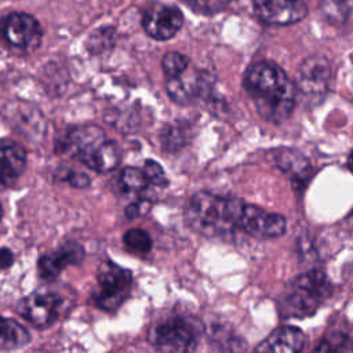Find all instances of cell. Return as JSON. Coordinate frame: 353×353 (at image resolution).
<instances>
[{"label":"cell","mask_w":353,"mask_h":353,"mask_svg":"<svg viewBox=\"0 0 353 353\" xmlns=\"http://www.w3.org/2000/svg\"><path fill=\"white\" fill-rule=\"evenodd\" d=\"M243 87L266 121L279 124L291 116L296 90L279 65L270 61L252 63L244 73Z\"/></svg>","instance_id":"1"},{"label":"cell","mask_w":353,"mask_h":353,"mask_svg":"<svg viewBox=\"0 0 353 353\" xmlns=\"http://www.w3.org/2000/svg\"><path fill=\"white\" fill-rule=\"evenodd\" d=\"M247 203L210 192H199L190 197L185 208L188 225L205 237H230L241 232Z\"/></svg>","instance_id":"2"},{"label":"cell","mask_w":353,"mask_h":353,"mask_svg":"<svg viewBox=\"0 0 353 353\" xmlns=\"http://www.w3.org/2000/svg\"><path fill=\"white\" fill-rule=\"evenodd\" d=\"M332 292V284L323 270H310L296 276L279 299V312L287 319H303L313 314Z\"/></svg>","instance_id":"3"},{"label":"cell","mask_w":353,"mask_h":353,"mask_svg":"<svg viewBox=\"0 0 353 353\" xmlns=\"http://www.w3.org/2000/svg\"><path fill=\"white\" fill-rule=\"evenodd\" d=\"M203 325L193 317L172 314L159 320L149 331L156 353H194Z\"/></svg>","instance_id":"4"},{"label":"cell","mask_w":353,"mask_h":353,"mask_svg":"<svg viewBox=\"0 0 353 353\" xmlns=\"http://www.w3.org/2000/svg\"><path fill=\"white\" fill-rule=\"evenodd\" d=\"M132 274L128 269L106 259L97 270V283L91 291V301L105 312H116L130 296Z\"/></svg>","instance_id":"5"},{"label":"cell","mask_w":353,"mask_h":353,"mask_svg":"<svg viewBox=\"0 0 353 353\" xmlns=\"http://www.w3.org/2000/svg\"><path fill=\"white\" fill-rule=\"evenodd\" d=\"M66 298L59 291L41 287L17 303V312L36 328H47L59 320L66 307Z\"/></svg>","instance_id":"6"},{"label":"cell","mask_w":353,"mask_h":353,"mask_svg":"<svg viewBox=\"0 0 353 353\" xmlns=\"http://www.w3.org/2000/svg\"><path fill=\"white\" fill-rule=\"evenodd\" d=\"M106 141L105 132L98 125H80L59 138L57 149L59 153L77 159L92 170L97 154Z\"/></svg>","instance_id":"7"},{"label":"cell","mask_w":353,"mask_h":353,"mask_svg":"<svg viewBox=\"0 0 353 353\" xmlns=\"http://www.w3.org/2000/svg\"><path fill=\"white\" fill-rule=\"evenodd\" d=\"M1 33L11 47L25 51L37 48L43 36L39 21L26 12L8 14L3 21Z\"/></svg>","instance_id":"8"},{"label":"cell","mask_w":353,"mask_h":353,"mask_svg":"<svg viewBox=\"0 0 353 353\" xmlns=\"http://www.w3.org/2000/svg\"><path fill=\"white\" fill-rule=\"evenodd\" d=\"M183 25V15L175 6L154 3L146 8L142 18L145 32L154 40L174 37Z\"/></svg>","instance_id":"9"},{"label":"cell","mask_w":353,"mask_h":353,"mask_svg":"<svg viewBox=\"0 0 353 353\" xmlns=\"http://www.w3.org/2000/svg\"><path fill=\"white\" fill-rule=\"evenodd\" d=\"M256 17L269 25H291L302 21L307 14L303 0H252Z\"/></svg>","instance_id":"10"},{"label":"cell","mask_w":353,"mask_h":353,"mask_svg":"<svg viewBox=\"0 0 353 353\" xmlns=\"http://www.w3.org/2000/svg\"><path fill=\"white\" fill-rule=\"evenodd\" d=\"M285 218L280 214L265 211L247 204L241 222V232L255 239H274L285 232Z\"/></svg>","instance_id":"11"},{"label":"cell","mask_w":353,"mask_h":353,"mask_svg":"<svg viewBox=\"0 0 353 353\" xmlns=\"http://www.w3.org/2000/svg\"><path fill=\"white\" fill-rule=\"evenodd\" d=\"M168 97L179 105H188L194 99L207 94L211 88V79L204 72H189V69L172 79H167L165 84Z\"/></svg>","instance_id":"12"},{"label":"cell","mask_w":353,"mask_h":353,"mask_svg":"<svg viewBox=\"0 0 353 353\" xmlns=\"http://www.w3.org/2000/svg\"><path fill=\"white\" fill-rule=\"evenodd\" d=\"M84 259V248L76 241H66L57 250L39 258V274L48 281L55 280L69 265H79Z\"/></svg>","instance_id":"13"},{"label":"cell","mask_w":353,"mask_h":353,"mask_svg":"<svg viewBox=\"0 0 353 353\" xmlns=\"http://www.w3.org/2000/svg\"><path fill=\"white\" fill-rule=\"evenodd\" d=\"M26 167L25 149L12 141H0V190L11 188Z\"/></svg>","instance_id":"14"},{"label":"cell","mask_w":353,"mask_h":353,"mask_svg":"<svg viewBox=\"0 0 353 353\" xmlns=\"http://www.w3.org/2000/svg\"><path fill=\"white\" fill-rule=\"evenodd\" d=\"M331 76L328 59L321 55L306 58L299 68V88L305 94H323Z\"/></svg>","instance_id":"15"},{"label":"cell","mask_w":353,"mask_h":353,"mask_svg":"<svg viewBox=\"0 0 353 353\" xmlns=\"http://www.w3.org/2000/svg\"><path fill=\"white\" fill-rule=\"evenodd\" d=\"M305 343L303 332L292 325H284L270 332L252 353H301Z\"/></svg>","instance_id":"16"},{"label":"cell","mask_w":353,"mask_h":353,"mask_svg":"<svg viewBox=\"0 0 353 353\" xmlns=\"http://www.w3.org/2000/svg\"><path fill=\"white\" fill-rule=\"evenodd\" d=\"M272 154L276 167L290 176L298 190L302 189L312 174V165L309 160L295 149H277L273 150Z\"/></svg>","instance_id":"17"},{"label":"cell","mask_w":353,"mask_h":353,"mask_svg":"<svg viewBox=\"0 0 353 353\" xmlns=\"http://www.w3.org/2000/svg\"><path fill=\"white\" fill-rule=\"evenodd\" d=\"M30 341V334L28 330L12 319H6L0 316V349L14 350L23 347Z\"/></svg>","instance_id":"18"},{"label":"cell","mask_w":353,"mask_h":353,"mask_svg":"<svg viewBox=\"0 0 353 353\" xmlns=\"http://www.w3.org/2000/svg\"><path fill=\"white\" fill-rule=\"evenodd\" d=\"M212 341L221 353H244L247 347L241 336L221 325L212 328Z\"/></svg>","instance_id":"19"},{"label":"cell","mask_w":353,"mask_h":353,"mask_svg":"<svg viewBox=\"0 0 353 353\" xmlns=\"http://www.w3.org/2000/svg\"><path fill=\"white\" fill-rule=\"evenodd\" d=\"M119 163H120V149L113 141L108 139L102 145L101 150L98 152L92 170L101 174L109 172V171H113L119 165Z\"/></svg>","instance_id":"20"},{"label":"cell","mask_w":353,"mask_h":353,"mask_svg":"<svg viewBox=\"0 0 353 353\" xmlns=\"http://www.w3.org/2000/svg\"><path fill=\"white\" fill-rule=\"evenodd\" d=\"M323 14L334 23H342L353 10V0H323Z\"/></svg>","instance_id":"21"},{"label":"cell","mask_w":353,"mask_h":353,"mask_svg":"<svg viewBox=\"0 0 353 353\" xmlns=\"http://www.w3.org/2000/svg\"><path fill=\"white\" fill-rule=\"evenodd\" d=\"M161 68L165 77L172 79L185 73L190 68V59L178 51H170L163 57Z\"/></svg>","instance_id":"22"},{"label":"cell","mask_w":353,"mask_h":353,"mask_svg":"<svg viewBox=\"0 0 353 353\" xmlns=\"http://www.w3.org/2000/svg\"><path fill=\"white\" fill-rule=\"evenodd\" d=\"M123 241L130 251L137 254H146L152 248V239L149 233L138 228L128 229L123 236Z\"/></svg>","instance_id":"23"},{"label":"cell","mask_w":353,"mask_h":353,"mask_svg":"<svg viewBox=\"0 0 353 353\" xmlns=\"http://www.w3.org/2000/svg\"><path fill=\"white\" fill-rule=\"evenodd\" d=\"M120 185L127 192L139 193L148 188L149 181L143 171L135 167H127L120 174Z\"/></svg>","instance_id":"24"},{"label":"cell","mask_w":353,"mask_h":353,"mask_svg":"<svg viewBox=\"0 0 353 353\" xmlns=\"http://www.w3.org/2000/svg\"><path fill=\"white\" fill-rule=\"evenodd\" d=\"M189 8L199 14L214 15L216 12L223 11L230 0H182Z\"/></svg>","instance_id":"25"},{"label":"cell","mask_w":353,"mask_h":353,"mask_svg":"<svg viewBox=\"0 0 353 353\" xmlns=\"http://www.w3.org/2000/svg\"><path fill=\"white\" fill-rule=\"evenodd\" d=\"M143 172L150 183H153L156 186H167L168 185L167 175H165L163 167L157 161L148 159L143 164Z\"/></svg>","instance_id":"26"},{"label":"cell","mask_w":353,"mask_h":353,"mask_svg":"<svg viewBox=\"0 0 353 353\" xmlns=\"http://www.w3.org/2000/svg\"><path fill=\"white\" fill-rule=\"evenodd\" d=\"M345 343L343 335L332 334L324 339L313 353H342V345Z\"/></svg>","instance_id":"27"},{"label":"cell","mask_w":353,"mask_h":353,"mask_svg":"<svg viewBox=\"0 0 353 353\" xmlns=\"http://www.w3.org/2000/svg\"><path fill=\"white\" fill-rule=\"evenodd\" d=\"M62 181H66L73 188H87L90 185V178L84 172H79L74 170H65V172L59 176Z\"/></svg>","instance_id":"28"},{"label":"cell","mask_w":353,"mask_h":353,"mask_svg":"<svg viewBox=\"0 0 353 353\" xmlns=\"http://www.w3.org/2000/svg\"><path fill=\"white\" fill-rule=\"evenodd\" d=\"M150 207H152V203H150L149 200L141 199V200H138V201H134V203L128 204V205L125 207L124 212H125V216H127L128 219H135V218H138V216L146 214V212L150 210Z\"/></svg>","instance_id":"29"},{"label":"cell","mask_w":353,"mask_h":353,"mask_svg":"<svg viewBox=\"0 0 353 353\" xmlns=\"http://www.w3.org/2000/svg\"><path fill=\"white\" fill-rule=\"evenodd\" d=\"M14 262V255L8 248H0V268H10Z\"/></svg>","instance_id":"30"},{"label":"cell","mask_w":353,"mask_h":353,"mask_svg":"<svg viewBox=\"0 0 353 353\" xmlns=\"http://www.w3.org/2000/svg\"><path fill=\"white\" fill-rule=\"evenodd\" d=\"M346 165H347V168H349V171L353 174V150L350 152V154H349V157H347V161H346Z\"/></svg>","instance_id":"31"},{"label":"cell","mask_w":353,"mask_h":353,"mask_svg":"<svg viewBox=\"0 0 353 353\" xmlns=\"http://www.w3.org/2000/svg\"><path fill=\"white\" fill-rule=\"evenodd\" d=\"M1 215H3V210H1V204H0V219H1Z\"/></svg>","instance_id":"32"}]
</instances>
